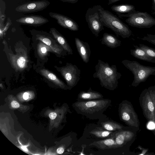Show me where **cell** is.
Instances as JSON below:
<instances>
[{
    "instance_id": "1",
    "label": "cell",
    "mask_w": 155,
    "mask_h": 155,
    "mask_svg": "<svg viewBox=\"0 0 155 155\" xmlns=\"http://www.w3.org/2000/svg\"><path fill=\"white\" fill-rule=\"evenodd\" d=\"M111 100L102 98L84 101H76L72 104L76 112L91 120L100 119L106 115L104 112L110 106Z\"/></svg>"
},
{
    "instance_id": "2",
    "label": "cell",
    "mask_w": 155,
    "mask_h": 155,
    "mask_svg": "<svg viewBox=\"0 0 155 155\" xmlns=\"http://www.w3.org/2000/svg\"><path fill=\"white\" fill-rule=\"evenodd\" d=\"M95 68L93 77L98 79L102 87L110 91H114L117 87L118 80L121 74L117 71L116 65L110 66L107 62L99 59Z\"/></svg>"
},
{
    "instance_id": "3",
    "label": "cell",
    "mask_w": 155,
    "mask_h": 155,
    "mask_svg": "<svg viewBox=\"0 0 155 155\" xmlns=\"http://www.w3.org/2000/svg\"><path fill=\"white\" fill-rule=\"evenodd\" d=\"M114 134V132L105 130L97 124L90 123L86 126L82 136L75 143L85 147L94 142L111 137Z\"/></svg>"
},
{
    "instance_id": "4",
    "label": "cell",
    "mask_w": 155,
    "mask_h": 155,
    "mask_svg": "<svg viewBox=\"0 0 155 155\" xmlns=\"http://www.w3.org/2000/svg\"><path fill=\"white\" fill-rule=\"evenodd\" d=\"M101 20L104 26L111 29L117 35L122 38H128L132 32L128 25L123 22L116 15L103 7L101 10Z\"/></svg>"
},
{
    "instance_id": "5",
    "label": "cell",
    "mask_w": 155,
    "mask_h": 155,
    "mask_svg": "<svg viewBox=\"0 0 155 155\" xmlns=\"http://www.w3.org/2000/svg\"><path fill=\"white\" fill-rule=\"evenodd\" d=\"M121 63L134 74V80L131 85L133 87H137L150 76L155 75V67L144 66L137 61L127 59L123 60Z\"/></svg>"
},
{
    "instance_id": "6",
    "label": "cell",
    "mask_w": 155,
    "mask_h": 155,
    "mask_svg": "<svg viewBox=\"0 0 155 155\" xmlns=\"http://www.w3.org/2000/svg\"><path fill=\"white\" fill-rule=\"evenodd\" d=\"M139 130L130 127L125 129L114 132L115 141L117 145L123 151L125 155H137L130 150V147L134 143Z\"/></svg>"
},
{
    "instance_id": "7",
    "label": "cell",
    "mask_w": 155,
    "mask_h": 155,
    "mask_svg": "<svg viewBox=\"0 0 155 155\" xmlns=\"http://www.w3.org/2000/svg\"><path fill=\"white\" fill-rule=\"evenodd\" d=\"M118 111L120 120L128 126L139 129L140 123L138 116L131 102L123 100L119 104Z\"/></svg>"
},
{
    "instance_id": "8",
    "label": "cell",
    "mask_w": 155,
    "mask_h": 155,
    "mask_svg": "<svg viewBox=\"0 0 155 155\" xmlns=\"http://www.w3.org/2000/svg\"><path fill=\"white\" fill-rule=\"evenodd\" d=\"M86 147L97 149V150L92 153V154L106 155L107 153H110H110H115L117 155H125L123 151L117 145L114 135L109 138L94 142Z\"/></svg>"
},
{
    "instance_id": "9",
    "label": "cell",
    "mask_w": 155,
    "mask_h": 155,
    "mask_svg": "<svg viewBox=\"0 0 155 155\" xmlns=\"http://www.w3.org/2000/svg\"><path fill=\"white\" fill-rule=\"evenodd\" d=\"M103 7L97 5L89 8L85 14V20L90 29L96 37H97L100 32L104 30L101 20V10Z\"/></svg>"
},
{
    "instance_id": "10",
    "label": "cell",
    "mask_w": 155,
    "mask_h": 155,
    "mask_svg": "<svg viewBox=\"0 0 155 155\" xmlns=\"http://www.w3.org/2000/svg\"><path fill=\"white\" fill-rule=\"evenodd\" d=\"M125 21L131 26L139 28H149L155 25V19L147 12L136 11L130 15Z\"/></svg>"
},
{
    "instance_id": "11",
    "label": "cell",
    "mask_w": 155,
    "mask_h": 155,
    "mask_svg": "<svg viewBox=\"0 0 155 155\" xmlns=\"http://www.w3.org/2000/svg\"><path fill=\"white\" fill-rule=\"evenodd\" d=\"M139 101L145 117L149 122L155 124V104L147 89L143 91L140 95Z\"/></svg>"
},
{
    "instance_id": "12",
    "label": "cell",
    "mask_w": 155,
    "mask_h": 155,
    "mask_svg": "<svg viewBox=\"0 0 155 155\" xmlns=\"http://www.w3.org/2000/svg\"><path fill=\"white\" fill-rule=\"evenodd\" d=\"M59 70L69 89L70 90L76 85L80 80L81 72L76 65L67 63L66 66L59 68Z\"/></svg>"
},
{
    "instance_id": "13",
    "label": "cell",
    "mask_w": 155,
    "mask_h": 155,
    "mask_svg": "<svg viewBox=\"0 0 155 155\" xmlns=\"http://www.w3.org/2000/svg\"><path fill=\"white\" fill-rule=\"evenodd\" d=\"M12 66L17 71H22L27 66L28 61L26 52L23 49L17 50L15 54H10Z\"/></svg>"
},
{
    "instance_id": "14",
    "label": "cell",
    "mask_w": 155,
    "mask_h": 155,
    "mask_svg": "<svg viewBox=\"0 0 155 155\" xmlns=\"http://www.w3.org/2000/svg\"><path fill=\"white\" fill-rule=\"evenodd\" d=\"M50 4V2L46 0L33 1L18 6L15 10L25 13L36 12L45 9Z\"/></svg>"
},
{
    "instance_id": "15",
    "label": "cell",
    "mask_w": 155,
    "mask_h": 155,
    "mask_svg": "<svg viewBox=\"0 0 155 155\" xmlns=\"http://www.w3.org/2000/svg\"><path fill=\"white\" fill-rule=\"evenodd\" d=\"M49 14L51 18L56 20L58 24L62 27L74 31L79 30V26L77 23L70 18L54 12H50Z\"/></svg>"
},
{
    "instance_id": "16",
    "label": "cell",
    "mask_w": 155,
    "mask_h": 155,
    "mask_svg": "<svg viewBox=\"0 0 155 155\" xmlns=\"http://www.w3.org/2000/svg\"><path fill=\"white\" fill-rule=\"evenodd\" d=\"M97 124L100 125L104 129L112 132L127 129L130 127L128 126H125L120 123L110 119L106 115L99 119Z\"/></svg>"
},
{
    "instance_id": "17",
    "label": "cell",
    "mask_w": 155,
    "mask_h": 155,
    "mask_svg": "<svg viewBox=\"0 0 155 155\" xmlns=\"http://www.w3.org/2000/svg\"><path fill=\"white\" fill-rule=\"evenodd\" d=\"M75 45L83 61L88 62L91 54V50L88 44L78 38L74 39Z\"/></svg>"
},
{
    "instance_id": "18",
    "label": "cell",
    "mask_w": 155,
    "mask_h": 155,
    "mask_svg": "<svg viewBox=\"0 0 155 155\" xmlns=\"http://www.w3.org/2000/svg\"><path fill=\"white\" fill-rule=\"evenodd\" d=\"M111 8L119 17H128L136 11L134 6L128 4L114 5L111 7Z\"/></svg>"
},
{
    "instance_id": "19",
    "label": "cell",
    "mask_w": 155,
    "mask_h": 155,
    "mask_svg": "<svg viewBox=\"0 0 155 155\" xmlns=\"http://www.w3.org/2000/svg\"><path fill=\"white\" fill-rule=\"evenodd\" d=\"M16 21L19 23L33 25H43L49 21L46 18L40 15H31L21 17Z\"/></svg>"
},
{
    "instance_id": "20",
    "label": "cell",
    "mask_w": 155,
    "mask_h": 155,
    "mask_svg": "<svg viewBox=\"0 0 155 155\" xmlns=\"http://www.w3.org/2000/svg\"><path fill=\"white\" fill-rule=\"evenodd\" d=\"M103 98V96L102 94L98 92L92 90L90 87L87 91H81L79 93L77 101H84Z\"/></svg>"
},
{
    "instance_id": "21",
    "label": "cell",
    "mask_w": 155,
    "mask_h": 155,
    "mask_svg": "<svg viewBox=\"0 0 155 155\" xmlns=\"http://www.w3.org/2000/svg\"><path fill=\"white\" fill-rule=\"evenodd\" d=\"M50 33L68 54H73L72 50L65 38L54 28H51Z\"/></svg>"
},
{
    "instance_id": "22",
    "label": "cell",
    "mask_w": 155,
    "mask_h": 155,
    "mask_svg": "<svg viewBox=\"0 0 155 155\" xmlns=\"http://www.w3.org/2000/svg\"><path fill=\"white\" fill-rule=\"evenodd\" d=\"M101 43L109 48H114L120 45L121 41L114 35L105 33L101 39Z\"/></svg>"
},
{
    "instance_id": "23",
    "label": "cell",
    "mask_w": 155,
    "mask_h": 155,
    "mask_svg": "<svg viewBox=\"0 0 155 155\" xmlns=\"http://www.w3.org/2000/svg\"><path fill=\"white\" fill-rule=\"evenodd\" d=\"M134 48L130 50V53L134 57L147 62L155 63V58L149 56L143 49L137 45H134Z\"/></svg>"
},
{
    "instance_id": "24",
    "label": "cell",
    "mask_w": 155,
    "mask_h": 155,
    "mask_svg": "<svg viewBox=\"0 0 155 155\" xmlns=\"http://www.w3.org/2000/svg\"><path fill=\"white\" fill-rule=\"evenodd\" d=\"M36 38L39 40L49 46L53 52L58 54H61L63 50H64L60 45H58L55 42H54L52 40L48 37L45 36L37 34L36 35Z\"/></svg>"
},
{
    "instance_id": "25",
    "label": "cell",
    "mask_w": 155,
    "mask_h": 155,
    "mask_svg": "<svg viewBox=\"0 0 155 155\" xmlns=\"http://www.w3.org/2000/svg\"><path fill=\"white\" fill-rule=\"evenodd\" d=\"M40 72L42 75L55 84L62 88L69 89L68 86L58 78L54 73L48 70L43 69L40 70Z\"/></svg>"
},
{
    "instance_id": "26",
    "label": "cell",
    "mask_w": 155,
    "mask_h": 155,
    "mask_svg": "<svg viewBox=\"0 0 155 155\" xmlns=\"http://www.w3.org/2000/svg\"><path fill=\"white\" fill-rule=\"evenodd\" d=\"M49 51L53 52L51 48L42 42L38 43L37 45V52L38 56L43 59L46 56Z\"/></svg>"
},
{
    "instance_id": "27",
    "label": "cell",
    "mask_w": 155,
    "mask_h": 155,
    "mask_svg": "<svg viewBox=\"0 0 155 155\" xmlns=\"http://www.w3.org/2000/svg\"><path fill=\"white\" fill-rule=\"evenodd\" d=\"M139 47L144 50L150 56L155 58V49L144 44H140Z\"/></svg>"
},
{
    "instance_id": "28",
    "label": "cell",
    "mask_w": 155,
    "mask_h": 155,
    "mask_svg": "<svg viewBox=\"0 0 155 155\" xmlns=\"http://www.w3.org/2000/svg\"><path fill=\"white\" fill-rule=\"evenodd\" d=\"M140 39L147 41L155 45V35L147 34L146 36L140 38Z\"/></svg>"
},
{
    "instance_id": "29",
    "label": "cell",
    "mask_w": 155,
    "mask_h": 155,
    "mask_svg": "<svg viewBox=\"0 0 155 155\" xmlns=\"http://www.w3.org/2000/svg\"><path fill=\"white\" fill-rule=\"evenodd\" d=\"M147 89L155 104V86L150 87H148Z\"/></svg>"
},
{
    "instance_id": "30",
    "label": "cell",
    "mask_w": 155,
    "mask_h": 155,
    "mask_svg": "<svg viewBox=\"0 0 155 155\" xmlns=\"http://www.w3.org/2000/svg\"><path fill=\"white\" fill-rule=\"evenodd\" d=\"M137 148L139 149L141 151L140 153L137 154L138 155H147V152L149 150V149L147 148H145L142 147L141 146L139 145L137 147Z\"/></svg>"
},
{
    "instance_id": "31",
    "label": "cell",
    "mask_w": 155,
    "mask_h": 155,
    "mask_svg": "<svg viewBox=\"0 0 155 155\" xmlns=\"http://www.w3.org/2000/svg\"><path fill=\"white\" fill-rule=\"evenodd\" d=\"M11 105L12 107L14 108H16L19 107V104L15 101H12L11 103Z\"/></svg>"
},
{
    "instance_id": "32",
    "label": "cell",
    "mask_w": 155,
    "mask_h": 155,
    "mask_svg": "<svg viewBox=\"0 0 155 155\" xmlns=\"http://www.w3.org/2000/svg\"><path fill=\"white\" fill-rule=\"evenodd\" d=\"M57 116V114L54 112H51L49 115L50 118L52 120L54 119Z\"/></svg>"
},
{
    "instance_id": "33",
    "label": "cell",
    "mask_w": 155,
    "mask_h": 155,
    "mask_svg": "<svg viewBox=\"0 0 155 155\" xmlns=\"http://www.w3.org/2000/svg\"><path fill=\"white\" fill-rule=\"evenodd\" d=\"M64 2L74 4L77 3L79 0H60Z\"/></svg>"
},
{
    "instance_id": "34",
    "label": "cell",
    "mask_w": 155,
    "mask_h": 155,
    "mask_svg": "<svg viewBox=\"0 0 155 155\" xmlns=\"http://www.w3.org/2000/svg\"><path fill=\"white\" fill-rule=\"evenodd\" d=\"M152 0V13L153 15L155 14V0Z\"/></svg>"
},
{
    "instance_id": "35",
    "label": "cell",
    "mask_w": 155,
    "mask_h": 155,
    "mask_svg": "<svg viewBox=\"0 0 155 155\" xmlns=\"http://www.w3.org/2000/svg\"><path fill=\"white\" fill-rule=\"evenodd\" d=\"M64 149L63 147H60L58 148L57 150V152L58 153L62 154L64 153Z\"/></svg>"
},
{
    "instance_id": "36",
    "label": "cell",
    "mask_w": 155,
    "mask_h": 155,
    "mask_svg": "<svg viewBox=\"0 0 155 155\" xmlns=\"http://www.w3.org/2000/svg\"><path fill=\"white\" fill-rule=\"evenodd\" d=\"M120 0H108V5H109Z\"/></svg>"
},
{
    "instance_id": "37",
    "label": "cell",
    "mask_w": 155,
    "mask_h": 155,
    "mask_svg": "<svg viewBox=\"0 0 155 155\" xmlns=\"http://www.w3.org/2000/svg\"><path fill=\"white\" fill-rule=\"evenodd\" d=\"M29 97V94L28 93L26 92L24 93L23 95V98L24 99L26 100L28 99Z\"/></svg>"
},
{
    "instance_id": "38",
    "label": "cell",
    "mask_w": 155,
    "mask_h": 155,
    "mask_svg": "<svg viewBox=\"0 0 155 155\" xmlns=\"http://www.w3.org/2000/svg\"><path fill=\"white\" fill-rule=\"evenodd\" d=\"M152 132L155 136V129L153 130Z\"/></svg>"
},
{
    "instance_id": "39",
    "label": "cell",
    "mask_w": 155,
    "mask_h": 155,
    "mask_svg": "<svg viewBox=\"0 0 155 155\" xmlns=\"http://www.w3.org/2000/svg\"><path fill=\"white\" fill-rule=\"evenodd\" d=\"M0 87H1L2 88H3V86L2 84L1 83V84H0Z\"/></svg>"
},
{
    "instance_id": "40",
    "label": "cell",
    "mask_w": 155,
    "mask_h": 155,
    "mask_svg": "<svg viewBox=\"0 0 155 155\" xmlns=\"http://www.w3.org/2000/svg\"><path fill=\"white\" fill-rule=\"evenodd\" d=\"M153 155H155V153H153Z\"/></svg>"
},
{
    "instance_id": "41",
    "label": "cell",
    "mask_w": 155,
    "mask_h": 155,
    "mask_svg": "<svg viewBox=\"0 0 155 155\" xmlns=\"http://www.w3.org/2000/svg\"></svg>"
}]
</instances>
